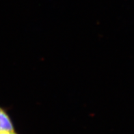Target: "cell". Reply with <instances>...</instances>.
<instances>
[{
    "label": "cell",
    "mask_w": 134,
    "mask_h": 134,
    "mask_svg": "<svg viewBox=\"0 0 134 134\" xmlns=\"http://www.w3.org/2000/svg\"><path fill=\"white\" fill-rule=\"evenodd\" d=\"M15 130L12 118L5 108L0 106V132Z\"/></svg>",
    "instance_id": "cell-1"
},
{
    "label": "cell",
    "mask_w": 134,
    "mask_h": 134,
    "mask_svg": "<svg viewBox=\"0 0 134 134\" xmlns=\"http://www.w3.org/2000/svg\"><path fill=\"white\" fill-rule=\"evenodd\" d=\"M0 134H19L16 132V131H4V132H0Z\"/></svg>",
    "instance_id": "cell-2"
}]
</instances>
